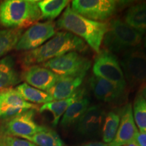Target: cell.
Returning <instances> with one entry per match:
<instances>
[{
  "instance_id": "obj_1",
  "label": "cell",
  "mask_w": 146,
  "mask_h": 146,
  "mask_svg": "<svg viewBox=\"0 0 146 146\" xmlns=\"http://www.w3.org/2000/svg\"><path fill=\"white\" fill-rule=\"evenodd\" d=\"M87 50V43L81 38L69 32L60 31L40 47L25 52L22 56V63L29 67L43 64L68 52H83Z\"/></svg>"
},
{
  "instance_id": "obj_2",
  "label": "cell",
  "mask_w": 146,
  "mask_h": 146,
  "mask_svg": "<svg viewBox=\"0 0 146 146\" xmlns=\"http://www.w3.org/2000/svg\"><path fill=\"white\" fill-rule=\"evenodd\" d=\"M58 29H63L83 40L93 50L99 53L109 23L91 21L73 11L70 5L56 23Z\"/></svg>"
},
{
  "instance_id": "obj_3",
  "label": "cell",
  "mask_w": 146,
  "mask_h": 146,
  "mask_svg": "<svg viewBox=\"0 0 146 146\" xmlns=\"http://www.w3.org/2000/svg\"><path fill=\"white\" fill-rule=\"evenodd\" d=\"M41 19L35 0H6L0 4V24L7 28L23 29Z\"/></svg>"
},
{
  "instance_id": "obj_4",
  "label": "cell",
  "mask_w": 146,
  "mask_h": 146,
  "mask_svg": "<svg viewBox=\"0 0 146 146\" xmlns=\"http://www.w3.org/2000/svg\"><path fill=\"white\" fill-rule=\"evenodd\" d=\"M143 33L129 26L123 21L114 19L109 23L108 30L102 42L105 50L112 54L125 52L139 47Z\"/></svg>"
},
{
  "instance_id": "obj_5",
  "label": "cell",
  "mask_w": 146,
  "mask_h": 146,
  "mask_svg": "<svg viewBox=\"0 0 146 146\" xmlns=\"http://www.w3.org/2000/svg\"><path fill=\"white\" fill-rule=\"evenodd\" d=\"M91 62L76 52H71L42 64L59 76H85Z\"/></svg>"
},
{
  "instance_id": "obj_6",
  "label": "cell",
  "mask_w": 146,
  "mask_h": 146,
  "mask_svg": "<svg viewBox=\"0 0 146 146\" xmlns=\"http://www.w3.org/2000/svg\"><path fill=\"white\" fill-rule=\"evenodd\" d=\"M120 65L125 78L131 87L146 85V54L141 48L125 52Z\"/></svg>"
},
{
  "instance_id": "obj_7",
  "label": "cell",
  "mask_w": 146,
  "mask_h": 146,
  "mask_svg": "<svg viewBox=\"0 0 146 146\" xmlns=\"http://www.w3.org/2000/svg\"><path fill=\"white\" fill-rule=\"evenodd\" d=\"M93 72L94 76L104 78L125 90L127 82L119 62L114 54L103 50L95 58Z\"/></svg>"
},
{
  "instance_id": "obj_8",
  "label": "cell",
  "mask_w": 146,
  "mask_h": 146,
  "mask_svg": "<svg viewBox=\"0 0 146 146\" xmlns=\"http://www.w3.org/2000/svg\"><path fill=\"white\" fill-rule=\"evenodd\" d=\"M72 10L91 21L103 22L115 14L117 1L114 0H74Z\"/></svg>"
},
{
  "instance_id": "obj_9",
  "label": "cell",
  "mask_w": 146,
  "mask_h": 146,
  "mask_svg": "<svg viewBox=\"0 0 146 146\" xmlns=\"http://www.w3.org/2000/svg\"><path fill=\"white\" fill-rule=\"evenodd\" d=\"M56 34V24L52 21L36 23L31 26L18 40L15 49L18 51H30L44 44Z\"/></svg>"
},
{
  "instance_id": "obj_10",
  "label": "cell",
  "mask_w": 146,
  "mask_h": 146,
  "mask_svg": "<svg viewBox=\"0 0 146 146\" xmlns=\"http://www.w3.org/2000/svg\"><path fill=\"white\" fill-rule=\"evenodd\" d=\"M34 116L35 110H29L8 118L3 133L8 135L18 136L22 138L33 135L45 128L35 123Z\"/></svg>"
},
{
  "instance_id": "obj_11",
  "label": "cell",
  "mask_w": 146,
  "mask_h": 146,
  "mask_svg": "<svg viewBox=\"0 0 146 146\" xmlns=\"http://www.w3.org/2000/svg\"><path fill=\"white\" fill-rule=\"evenodd\" d=\"M36 108V105L27 102L16 89L1 91L0 94V116L12 118L29 110Z\"/></svg>"
},
{
  "instance_id": "obj_12",
  "label": "cell",
  "mask_w": 146,
  "mask_h": 146,
  "mask_svg": "<svg viewBox=\"0 0 146 146\" xmlns=\"http://www.w3.org/2000/svg\"><path fill=\"white\" fill-rule=\"evenodd\" d=\"M139 131L135 123L131 104L129 103L122 110L121 118L117 133L109 146H125L134 143Z\"/></svg>"
},
{
  "instance_id": "obj_13",
  "label": "cell",
  "mask_w": 146,
  "mask_h": 146,
  "mask_svg": "<svg viewBox=\"0 0 146 146\" xmlns=\"http://www.w3.org/2000/svg\"><path fill=\"white\" fill-rule=\"evenodd\" d=\"M58 77L52 71L39 65L27 67L22 75L28 85L45 92L54 86Z\"/></svg>"
},
{
  "instance_id": "obj_14",
  "label": "cell",
  "mask_w": 146,
  "mask_h": 146,
  "mask_svg": "<svg viewBox=\"0 0 146 146\" xmlns=\"http://www.w3.org/2000/svg\"><path fill=\"white\" fill-rule=\"evenodd\" d=\"M89 84L97 99L108 103L119 100L125 91L111 82L94 75L90 78Z\"/></svg>"
},
{
  "instance_id": "obj_15",
  "label": "cell",
  "mask_w": 146,
  "mask_h": 146,
  "mask_svg": "<svg viewBox=\"0 0 146 146\" xmlns=\"http://www.w3.org/2000/svg\"><path fill=\"white\" fill-rule=\"evenodd\" d=\"M104 121V112L101 107H89L77 122V131L83 135H91L101 129Z\"/></svg>"
},
{
  "instance_id": "obj_16",
  "label": "cell",
  "mask_w": 146,
  "mask_h": 146,
  "mask_svg": "<svg viewBox=\"0 0 146 146\" xmlns=\"http://www.w3.org/2000/svg\"><path fill=\"white\" fill-rule=\"evenodd\" d=\"M85 76H59L56 83L46 92L53 100H62L70 98L83 83Z\"/></svg>"
},
{
  "instance_id": "obj_17",
  "label": "cell",
  "mask_w": 146,
  "mask_h": 146,
  "mask_svg": "<svg viewBox=\"0 0 146 146\" xmlns=\"http://www.w3.org/2000/svg\"><path fill=\"white\" fill-rule=\"evenodd\" d=\"M85 90L83 89H78L77 91L68 99L62 100H54L48 103L44 104L39 108L41 112L44 111H49L53 115L52 124L56 126L59 123V120L62 116H63L66 110L71 104L84 96Z\"/></svg>"
},
{
  "instance_id": "obj_18",
  "label": "cell",
  "mask_w": 146,
  "mask_h": 146,
  "mask_svg": "<svg viewBox=\"0 0 146 146\" xmlns=\"http://www.w3.org/2000/svg\"><path fill=\"white\" fill-rule=\"evenodd\" d=\"M21 82V77L12 56L0 59V90L7 89Z\"/></svg>"
},
{
  "instance_id": "obj_19",
  "label": "cell",
  "mask_w": 146,
  "mask_h": 146,
  "mask_svg": "<svg viewBox=\"0 0 146 146\" xmlns=\"http://www.w3.org/2000/svg\"><path fill=\"white\" fill-rule=\"evenodd\" d=\"M89 100L86 97H82L71 104L64 114L60 125L63 128H68L78 122L89 107Z\"/></svg>"
},
{
  "instance_id": "obj_20",
  "label": "cell",
  "mask_w": 146,
  "mask_h": 146,
  "mask_svg": "<svg viewBox=\"0 0 146 146\" xmlns=\"http://www.w3.org/2000/svg\"><path fill=\"white\" fill-rule=\"evenodd\" d=\"M125 23L136 30L144 33L146 30V3L131 7L125 16Z\"/></svg>"
},
{
  "instance_id": "obj_21",
  "label": "cell",
  "mask_w": 146,
  "mask_h": 146,
  "mask_svg": "<svg viewBox=\"0 0 146 146\" xmlns=\"http://www.w3.org/2000/svg\"><path fill=\"white\" fill-rule=\"evenodd\" d=\"M23 139L39 146H66L57 133L46 127L33 135L25 137Z\"/></svg>"
},
{
  "instance_id": "obj_22",
  "label": "cell",
  "mask_w": 146,
  "mask_h": 146,
  "mask_svg": "<svg viewBox=\"0 0 146 146\" xmlns=\"http://www.w3.org/2000/svg\"><path fill=\"white\" fill-rule=\"evenodd\" d=\"M16 90L27 102L35 104H46L54 101L53 98L45 91L39 90L26 83L21 84L16 87Z\"/></svg>"
},
{
  "instance_id": "obj_23",
  "label": "cell",
  "mask_w": 146,
  "mask_h": 146,
  "mask_svg": "<svg viewBox=\"0 0 146 146\" xmlns=\"http://www.w3.org/2000/svg\"><path fill=\"white\" fill-rule=\"evenodd\" d=\"M70 2L67 0H42L38 1L41 19L50 21L57 18Z\"/></svg>"
},
{
  "instance_id": "obj_24",
  "label": "cell",
  "mask_w": 146,
  "mask_h": 146,
  "mask_svg": "<svg viewBox=\"0 0 146 146\" xmlns=\"http://www.w3.org/2000/svg\"><path fill=\"white\" fill-rule=\"evenodd\" d=\"M23 34V29H9L0 31V58L15 48Z\"/></svg>"
},
{
  "instance_id": "obj_25",
  "label": "cell",
  "mask_w": 146,
  "mask_h": 146,
  "mask_svg": "<svg viewBox=\"0 0 146 146\" xmlns=\"http://www.w3.org/2000/svg\"><path fill=\"white\" fill-rule=\"evenodd\" d=\"M120 120V115L116 112L108 113L102 128V138L104 143L109 144L113 141L117 133Z\"/></svg>"
},
{
  "instance_id": "obj_26",
  "label": "cell",
  "mask_w": 146,
  "mask_h": 146,
  "mask_svg": "<svg viewBox=\"0 0 146 146\" xmlns=\"http://www.w3.org/2000/svg\"><path fill=\"white\" fill-rule=\"evenodd\" d=\"M133 115L135 123L140 132L146 133V100L140 93L135 99Z\"/></svg>"
},
{
  "instance_id": "obj_27",
  "label": "cell",
  "mask_w": 146,
  "mask_h": 146,
  "mask_svg": "<svg viewBox=\"0 0 146 146\" xmlns=\"http://www.w3.org/2000/svg\"><path fill=\"white\" fill-rule=\"evenodd\" d=\"M0 146H36L28 140L8 135L3 133L0 140Z\"/></svg>"
},
{
  "instance_id": "obj_28",
  "label": "cell",
  "mask_w": 146,
  "mask_h": 146,
  "mask_svg": "<svg viewBox=\"0 0 146 146\" xmlns=\"http://www.w3.org/2000/svg\"><path fill=\"white\" fill-rule=\"evenodd\" d=\"M135 143L138 146H146V133L139 131L136 137Z\"/></svg>"
},
{
  "instance_id": "obj_29",
  "label": "cell",
  "mask_w": 146,
  "mask_h": 146,
  "mask_svg": "<svg viewBox=\"0 0 146 146\" xmlns=\"http://www.w3.org/2000/svg\"><path fill=\"white\" fill-rule=\"evenodd\" d=\"M85 146H109L108 144L103 142H91V143L84 144Z\"/></svg>"
},
{
  "instance_id": "obj_30",
  "label": "cell",
  "mask_w": 146,
  "mask_h": 146,
  "mask_svg": "<svg viewBox=\"0 0 146 146\" xmlns=\"http://www.w3.org/2000/svg\"><path fill=\"white\" fill-rule=\"evenodd\" d=\"M140 94H141L142 96H143L144 99L146 100V85H145V86L143 87V88H142L141 91V93H140Z\"/></svg>"
},
{
  "instance_id": "obj_31",
  "label": "cell",
  "mask_w": 146,
  "mask_h": 146,
  "mask_svg": "<svg viewBox=\"0 0 146 146\" xmlns=\"http://www.w3.org/2000/svg\"><path fill=\"white\" fill-rule=\"evenodd\" d=\"M126 146H138V145H137V144L134 142V143H130V144H129V145H126Z\"/></svg>"
},
{
  "instance_id": "obj_32",
  "label": "cell",
  "mask_w": 146,
  "mask_h": 146,
  "mask_svg": "<svg viewBox=\"0 0 146 146\" xmlns=\"http://www.w3.org/2000/svg\"><path fill=\"white\" fill-rule=\"evenodd\" d=\"M144 45H145V47L146 49V34H145V40H144Z\"/></svg>"
},
{
  "instance_id": "obj_33",
  "label": "cell",
  "mask_w": 146,
  "mask_h": 146,
  "mask_svg": "<svg viewBox=\"0 0 146 146\" xmlns=\"http://www.w3.org/2000/svg\"><path fill=\"white\" fill-rule=\"evenodd\" d=\"M3 135V133H0V140H1V136H2Z\"/></svg>"
},
{
  "instance_id": "obj_34",
  "label": "cell",
  "mask_w": 146,
  "mask_h": 146,
  "mask_svg": "<svg viewBox=\"0 0 146 146\" xmlns=\"http://www.w3.org/2000/svg\"><path fill=\"white\" fill-rule=\"evenodd\" d=\"M81 146H85V145H81Z\"/></svg>"
},
{
  "instance_id": "obj_35",
  "label": "cell",
  "mask_w": 146,
  "mask_h": 146,
  "mask_svg": "<svg viewBox=\"0 0 146 146\" xmlns=\"http://www.w3.org/2000/svg\"><path fill=\"white\" fill-rule=\"evenodd\" d=\"M0 94H1V91H0Z\"/></svg>"
},
{
  "instance_id": "obj_36",
  "label": "cell",
  "mask_w": 146,
  "mask_h": 146,
  "mask_svg": "<svg viewBox=\"0 0 146 146\" xmlns=\"http://www.w3.org/2000/svg\"><path fill=\"white\" fill-rule=\"evenodd\" d=\"M125 146H126V145H125Z\"/></svg>"
}]
</instances>
